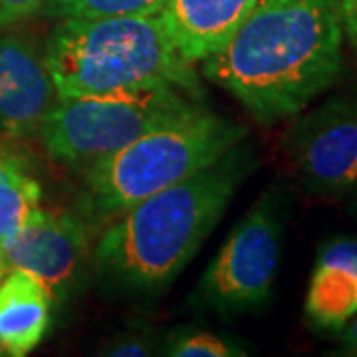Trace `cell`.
<instances>
[{
  "label": "cell",
  "instance_id": "7402d4cb",
  "mask_svg": "<svg viewBox=\"0 0 357 357\" xmlns=\"http://www.w3.org/2000/svg\"><path fill=\"white\" fill-rule=\"evenodd\" d=\"M354 206H356V211H357V187H356V201H354Z\"/></svg>",
  "mask_w": 357,
  "mask_h": 357
},
{
  "label": "cell",
  "instance_id": "ffe728a7",
  "mask_svg": "<svg viewBox=\"0 0 357 357\" xmlns=\"http://www.w3.org/2000/svg\"><path fill=\"white\" fill-rule=\"evenodd\" d=\"M18 163H22V159L16 153H13L10 149H6L4 145H0V175H2L6 169L18 165Z\"/></svg>",
  "mask_w": 357,
  "mask_h": 357
},
{
  "label": "cell",
  "instance_id": "4fadbf2b",
  "mask_svg": "<svg viewBox=\"0 0 357 357\" xmlns=\"http://www.w3.org/2000/svg\"><path fill=\"white\" fill-rule=\"evenodd\" d=\"M40 201L42 187L26 173L22 163L0 175V248L32 218L40 208Z\"/></svg>",
  "mask_w": 357,
  "mask_h": 357
},
{
  "label": "cell",
  "instance_id": "6da1fadb",
  "mask_svg": "<svg viewBox=\"0 0 357 357\" xmlns=\"http://www.w3.org/2000/svg\"><path fill=\"white\" fill-rule=\"evenodd\" d=\"M337 0H258L234 36L203 62L260 123L298 115L342 72Z\"/></svg>",
  "mask_w": 357,
  "mask_h": 357
},
{
  "label": "cell",
  "instance_id": "603a6c76",
  "mask_svg": "<svg viewBox=\"0 0 357 357\" xmlns=\"http://www.w3.org/2000/svg\"><path fill=\"white\" fill-rule=\"evenodd\" d=\"M0 356H4V349H2V345H0Z\"/></svg>",
  "mask_w": 357,
  "mask_h": 357
},
{
  "label": "cell",
  "instance_id": "3957f363",
  "mask_svg": "<svg viewBox=\"0 0 357 357\" xmlns=\"http://www.w3.org/2000/svg\"><path fill=\"white\" fill-rule=\"evenodd\" d=\"M44 58L58 98L147 84H171L204 98L201 79L173 46L159 14L62 18Z\"/></svg>",
  "mask_w": 357,
  "mask_h": 357
},
{
  "label": "cell",
  "instance_id": "8992f818",
  "mask_svg": "<svg viewBox=\"0 0 357 357\" xmlns=\"http://www.w3.org/2000/svg\"><path fill=\"white\" fill-rule=\"evenodd\" d=\"M282 218L276 192H264L230 230L195 290L197 306L230 316L264 306L280 264Z\"/></svg>",
  "mask_w": 357,
  "mask_h": 357
},
{
  "label": "cell",
  "instance_id": "7c38bea8",
  "mask_svg": "<svg viewBox=\"0 0 357 357\" xmlns=\"http://www.w3.org/2000/svg\"><path fill=\"white\" fill-rule=\"evenodd\" d=\"M52 296L30 274L13 270L0 282V345L4 356L36 349L50 330Z\"/></svg>",
  "mask_w": 357,
  "mask_h": 357
},
{
  "label": "cell",
  "instance_id": "8fae6325",
  "mask_svg": "<svg viewBox=\"0 0 357 357\" xmlns=\"http://www.w3.org/2000/svg\"><path fill=\"white\" fill-rule=\"evenodd\" d=\"M357 314V241L324 244L306 294L307 319L328 332H340Z\"/></svg>",
  "mask_w": 357,
  "mask_h": 357
},
{
  "label": "cell",
  "instance_id": "ba28073f",
  "mask_svg": "<svg viewBox=\"0 0 357 357\" xmlns=\"http://www.w3.org/2000/svg\"><path fill=\"white\" fill-rule=\"evenodd\" d=\"M8 270L30 274L52 300L66 302L76 292L91 258L86 225L70 213L38 208L0 248Z\"/></svg>",
  "mask_w": 357,
  "mask_h": 357
},
{
  "label": "cell",
  "instance_id": "d6986e66",
  "mask_svg": "<svg viewBox=\"0 0 357 357\" xmlns=\"http://www.w3.org/2000/svg\"><path fill=\"white\" fill-rule=\"evenodd\" d=\"M340 332H342V351L347 356H357V314Z\"/></svg>",
  "mask_w": 357,
  "mask_h": 357
},
{
  "label": "cell",
  "instance_id": "5b68a950",
  "mask_svg": "<svg viewBox=\"0 0 357 357\" xmlns=\"http://www.w3.org/2000/svg\"><path fill=\"white\" fill-rule=\"evenodd\" d=\"M197 107L201 100L171 84L58 98L40 133L54 161L86 173L143 133Z\"/></svg>",
  "mask_w": 357,
  "mask_h": 357
},
{
  "label": "cell",
  "instance_id": "44dd1931",
  "mask_svg": "<svg viewBox=\"0 0 357 357\" xmlns=\"http://www.w3.org/2000/svg\"><path fill=\"white\" fill-rule=\"evenodd\" d=\"M6 272H8V266H6V262H4V258L0 256V282L6 278Z\"/></svg>",
  "mask_w": 357,
  "mask_h": 357
},
{
  "label": "cell",
  "instance_id": "9a60e30c",
  "mask_svg": "<svg viewBox=\"0 0 357 357\" xmlns=\"http://www.w3.org/2000/svg\"><path fill=\"white\" fill-rule=\"evenodd\" d=\"M167 354L175 357H232L244 356V351L229 340L211 332H195L177 335L169 347Z\"/></svg>",
  "mask_w": 357,
  "mask_h": 357
},
{
  "label": "cell",
  "instance_id": "5bb4252c",
  "mask_svg": "<svg viewBox=\"0 0 357 357\" xmlns=\"http://www.w3.org/2000/svg\"><path fill=\"white\" fill-rule=\"evenodd\" d=\"M167 0H48V13L58 18L149 16L159 14Z\"/></svg>",
  "mask_w": 357,
  "mask_h": 357
},
{
  "label": "cell",
  "instance_id": "7a4b0ae2",
  "mask_svg": "<svg viewBox=\"0 0 357 357\" xmlns=\"http://www.w3.org/2000/svg\"><path fill=\"white\" fill-rule=\"evenodd\" d=\"M252 167V149L243 141L114 218L93 250L98 274L129 294L163 292L201 250Z\"/></svg>",
  "mask_w": 357,
  "mask_h": 357
},
{
  "label": "cell",
  "instance_id": "ac0fdd59",
  "mask_svg": "<svg viewBox=\"0 0 357 357\" xmlns=\"http://www.w3.org/2000/svg\"><path fill=\"white\" fill-rule=\"evenodd\" d=\"M342 28L351 42V46L357 50V0H337Z\"/></svg>",
  "mask_w": 357,
  "mask_h": 357
},
{
  "label": "cell",
  "instance_id": "e0dca14e",
  "mask_svg": "<svg viewBox=\"0 0 357 357\" xmlns=\"http://www.w3.org/2000/svg\"><path fill=\"white\" fill-rule=\"evenodd\" d=\"M103 356L129 357V356H151V344L141 340L137 335H123L105 345L102 349Z\"/></svg>",
  "mask_w": 357,
  "mask_h": 357
},
{
  "label": "cell",
  "instance_id": "2e32d148",
  "mask_svg": "<svg viewBox=\"0 0 357 357\" xmlns=\"http://www.w3.org/2000/svg\"><path fill=\"white\" fill-rule=\"evenodd\" d=\"M48 4V0H0V28L22 22Z\"/></svg>",
  "mask_w": 357,
  "mask_h": 357
},
{
  "label": "cell",
  "instance_id": "9c48e42d",
  "mask_svg": "<svg viewBox=\"0 0 357 357\" xmlns=\"http://www.w3.org/2000/svg\"><path fill=\"white\" fill-rule=\"evenodd\" d=\"M56 102L58 91L44 52L24 38L0 36V133H40Z\"/></svg>",
  "mask_w": 357,
  "mask_h": 357
},
{
  "label": "cell",
  "instance_id": "30bf717a",
  "mask_svg": "<svg viewBox=\"0 0 357 357\" xmlns=\"http://www.w3.org/2000/svg\"><path fill=\"white\" fill-rule=\"evenodd\" d=\"M258 0H167L161 22L187 62H204L229 42Z\"/></svg>",
  "mask_w": 357,
  "mask_h": 357
},
{
  "label": "cell",
  "instance_id": "277c9868",
  "mask_svg": "<svg viewBox=\"0 0 357 357\" xmlns=\"http://www.w3.org/2000/svg\"><path fill=\"white\" fill-rule=\"evenodd\" d=\"M248 135L241 123L203 105L143 133L86 171V204L93 218L114 220L131 206L229 153Z\"/></svg>",
  "mask_w": 357,
  "mask_h": 357
},
{
  "label": "cell",
  "instance_id": "52a82bcc",
  "mask_svg": "<svg viewBox=\"0 0 357 357\" xmlns=\"http://www.w3.org/2000/svg\"><path fill=\"white\" fill-rule=\"evenodd\" d=\"M284 147L307 189L340 195L357 187V100L333 98L298 119Z\"/></svg>",
  "mask_w": 357,
  "mask_h": 357
}]
</instances>
